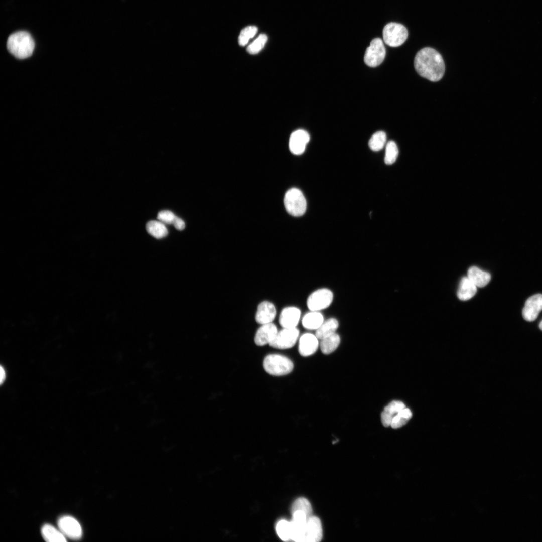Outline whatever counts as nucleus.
<instances>
[{
    "instance_id": "nucleus-30",
    "label": "nucleus",
    "mask_w": 542,
    "mask_h": 542,
    "mask_svg": "<svg viewBox=\"0 0 542 542\" xmlns=\"http://www.w3.org/2000/svg\"><path fill=\"white\" fill-rule=\"evenodd\" d=\"M257 32V28L254 26H249L244 28L241 31L238 37V43L243 46L247 44L249 40L253 38Z\"/></svg>"
},
{
    "instance_id": "nucleus-17",
    "label": "nucleus",
    "mask_w": 542,
    "mask_h": 542,
    "mask_svg": "<svg viewBox=\"0 0 542 542\" xmlns=\"http://www.w3.org/2000/svg\"><path fill=\"white\" fill-rule=\"evenodd\" d=\"M405 404L400 401L394 400L390 402L383 409L381 414V420L384 427L390 426L393 417L402 409Z\"/></svg>"
},
{
    "instance_id": "nucleus-3",
    "label": "nucleus",
    "mask_w": 542,
    "mask_h": 542,
    "mask_svg": "<svg viewBox=\"0 0 542 542\" xmlns=\"http://www.w3.org/2000/svg\"><path fill=\"white\" fill-rule=\"evenodd\" d=\"M263 366L268 374L275 376L287 375L294 369V364L291 359L277 354L267 355L263 360Z\"/></svg>"
},
{
    "instance_id": "nucleus-34",
    "label": "nucleus",
    "mask_w": 542,
    "mask_h": 542,
    "mask_svg": "<svg viewBox=\"0 0 542 542\" xmlns=\"http://www.w3.org/2000/svg\"><path fill=\"white\" fill-rule=\"evenodd\" d=\"M0 382L1 384H2L6 379V372L5 369L2 366H1L0 369Z\"/></svg>"
},
{
    "instance_id": "nucleus-5",
    "label": "nucleus",
    "mask_w": 542,
    "mask_h": 542,
    "mask_svg": "<svg viewBox=\"0 0 542 542\" xmlns=\"http://www.w3.org/2000/svg\"><path fill=\"white\" fill-rule=\"evenodd\" d=\"M382 34L383 40L387 45L396 47L401 45L406 41L408 37V31L403 25L391 22L384 26Z\"/></svg>"
},
{
    "instance_id": "nucleus-26",
    "label": "nucleus",
    "mask_w": 542,
    "mask_h": 542,
    "mask_svg": "<svg viewBox=\"0 0 542 542\" xmlns=\"http://www.w3.org/2000/svg\"><path fill=\"white\" fill-rule=\"evenodd\" d=\"M386 141L385 133L379 131L374 133L370 139L368 145L373 151H378L383 149Z\"/></svg>"
},
{
    "instance_id": "nucleus-22",
    "label": "nucleus",
    "mask_w": 542,
    "mask_h": 542,
    "mask_svg": "<svg viewBox=\"0 0 542 542\" xmlns=\"http://www.w3.org/2000/svg\"><path fill=\"white\" fill-rule=\"evenodd\" d=\"M340 343V336L335 333L320 340L319 346L324 354H329L334 352Z\"/></svg>"
},
{
    "instance_id": "nucleus-32",
    "label": "nucleus",
    "mask_w": 542,
    "mask_h": 542,
    "mask_svg": "<svg viewBox=\"0 0 542 542\" xmlns=\"http://www.w3.org/2000/svg\"><path fill=\"white\" fill-rule=\"evenodd\" d=\"M177 216L169 210H163L159 212L157 215V219L164 224H172Z\"/></svg>"
},
{
    "instance_id": "nucleus-10",
    "label": "nucleus",
    "mask_w": 542,
    "mask_h": 542,
    "mask_svg": "<svg viewBox=\"0 0 542 542\" xmlns=\"http://www.w3.org/2000/svg\"><path fill=\"white\" fill-rule=\"evenodd\" d=\"M542 311V294H537L529 297L525 302L522 310V316L527 321H533Z\"/></svg>"
},
{
    "instance_id": "nucleus-2",
    "label": "nucleus",
    "mask_w": 542,
    "mask_h": 542,
    "mask_svg": "<svg viewBox=\"0 0 542 542\" xmlns=\"http://www.w3.org/2000/svg\"><path fill=\"white\" fill-rule=\"evenodd\" d=\"M9 52L18 59H25L31 56L35 42L31 35L26 31H18L10 35L7 42Z\"/></svg>"
},
{
    "instance_id": "nucleus-31",
    "label": "nucleus",
    "mask_w": 542,
    "mask_h": 542,
    "mask_svg": "<svg viewBox=\"0 0 542 542\" xmlns=\"http://www.w3.org/2000/svg\"><path fill=\"white\" fill-rule=\"evenodd\" d=\"M267 41L265 34H260L247 48V52L251 54H256L260 51L265 46Z\"/></svg>"
},
{
    "instance_id": "nucleus-12",
    "label": "nucleus",
    "mask_w": 542,
    "mask_h": 542,
    "mask_svg": "<svg viewBox=\"0 0 542 542\" xmlns=\"http://www.w3.org/2000/svg\"><path fill=\"white\" fill-rule=\"evenodd\" d=\"M309 140L310 136L306 131L298 129L294 131L289 139V147L290 151L293 154L301 155L304 152Z\"/></svg>"
},
{
    "instance_id": "nucleus-29",
    "label": "nucleus",
    "mask_w": 542,
    "mask_h": 542,
    "mask_svg": "<svg viewBox=\"0 0 542 542\" xmlns=\"http://www.w3.org/2000/svg\"><path fill=\"white\" fill-rule=\"evenodd\" d=\"M302 511L310 517L312 515V508L310 502L306 498L301 497L297 499L293 503L291 511Z\"/></svg>"
},
{
    "instance_id": "nucleus-27",
    "label": "nucleus",
    "mask_w": 542,
    "mask_h": 542,
    "mask_svg": "<svg viewBox=\"0 0 542 542\" xmlns=\"http://www.w3.org/2000/svg\"><path fill=\"white\" fill-rule=\"evenodd\" d=\"M276 530L279 537L284 541L291 539V522L286 520H281L276 526Z\"/></svg>"
},
{
    "instance_id": "nucleus-9",
    "label": "nucleus",
    "mask_w": 542,
    "mask_h": 542,
    "mask_svg": "<svg viewBox=\"0 0 542 542\" xmlns=\"http://www.w3.org/2000/svg\"><path fill=\"white\" fill-rule=\"evenodd\" d=\"M58 525L65 536L72 539H78L81 537V527L77 520L71 516L61 517L58 521Z\"/></svg>"
},
{
    "instance_id": "nucleus-4",
    "label": "nucleus",
    "mask_w": 542,
    "mask_h": 542,
    "mask_svg": "<svg viewBox=\"0 0 542 542\" xmlns=\"http://www.w3.org/2000/svg\"><path fill=\"white\" fill-rule=\"evenodd\" d=\"M284 203L288 213L293 216H301L306 211V199L301 191L297 188H292L287 191Z\"/></svg>"
},
{
    "instance_id": "nucleus-11",
    "label": "nucleus",
    "mask_w": 542,
    "mask_h": 542,
    "mask_svg": "<svg viewBox=\"0 0 542 542\" xmlns=\"http://www.w3.org/2000/svg\"><path fill=\"white\" fill-rule=\"evenodd\" d=\"M301 318V311L296 307H285L279 315V322L282 328L297 327Z\"/></svg>"
},
{
    "instance_id": "nucleus-16",
    "label": "nucleus",
    "mask_w": 542,
    "mask_h": 542,
    "mask_svg": "<svg viewBox=\"0 0 542 542\" xmlns=\"http://www.w3.org/2000/svg\"><path fill=\"white\" fill-rule=\"evenodd\" d=\"M322 536L321 521L318 517L312 515L307 522L305 542H319Z\"/></svg>"
},
{
    "instance_id": "nucleus-35",
    "label": "nucleus",
    "mask_w": 542,
    "mask_h": 542,
    "mask_svg": "<svg viewBox=\"0 0 542 542\" xmlns=\"http://www.w3.org/2000/svg\"><path fill=\"white\" fill-rule=\"evenodd\" d=\"M539 327L541 330H542V320L539 324Z\"/></svg>"
},
{
    "instance_id": "nucleus-1",
    "label": "nucleus",
    "mask_w": 542,
    "mask_h": 542,
    "mask_svg": "<svg viewBox=\"0 0 542 542\" xmlns=\"http://www.w3.org/2000/svg\"><path fill=\"white\" fill-rule=\"evenodd\" d=\"M414 67L422 77L431 81H438L443 76L445 63L441 54L435 49L425 47L419 50L414 59Z\"/></svg>"
},
{
    "instance_id": "nucleus-24",
    "label": "nucleus",
    "mask_w": 542,
    "mask_h": 542,
    "mask_svg": "<svg viewBox=\"0 0 542 542\" xmlns=\"http://www.w3.org/2000/svg\"><path fill=\"white\" fill-rule=\"evenodd\" d=\"M146 230L149 234L157 239L165 237L168 233L165 224L159 220L149 221L146 224Z\"/></svg>"
},
{
    "instance_id": "nucleus-15",
    "label": "nucleus",
    "mask_w": 542,
    "mask_h": 542,
    "mask_svg": "<svg viewBox=\"0 0 542 542\" xmlns=\"http://www.w3.org/2000/svg\"><path fill=\"white\" fill-rule=\"evenodd\" d=\"M278 331L276 326L273 322L261 325L254 336L255 344L259 346L269 344Z\"/></svg>"
},
{
    "instance_id": "nucleus-18",
    "label": "nucleus",
    "mask_w": 542,
    "mask_h": 542,
    "mask_svg": "<svg viewBox=\"0 0 542 542\" xmlns=\"http://www.w3.org/2000/svg\"><path fill=\"white\" fill-rule=\"evenodd\" d=\"M467 277L477 287L487 285L491 279L490 274L476 266H472L468 270Z\"/></svg>"
},
{
    "instance_id": "nucleus-28",
    "label": "nucleus",
    "mask_w": 542,
    "mask_h": 542,
    "mask_svg": "<svg viewBox=\"0 0 542 542\" xmlns=\"http://www.w3.org/2000/svg\"><path fill=\"white\" fill-rule=\"evenodd\" d=\"M398 150L393 141H389L386 145L384 162L387 165L393 164L398 156Z\"/></svg>"
},
{
    "instance_id": "nucleus-25",
    "label": "nucleus",
    "mask_w": 542,
    "mask_h": 542,
    "mask_svg": "<svg viewBox=\"0 0 542 542\" xmlns=\"http://www.w3.org/2000/svg\"><path fill=\"white\" fill-rule=\"evenodd\" d=\"M412 416L411 410L404 408L400 411L392 419L390 426L397 429L405 425Z\"/></svg>"
},
{
    "instance_id": "nucleus-7",
    "label": "nucleus",
    "mask_w": 542,
    "mask_h": 542,
    "mask_svg": "<svg viewBox=\"0 0 542 542\" xmlns=\"http://www.w3.org/2000/svg\"><path fill=\"white\" fill-rule=\"evenodd\" d=\"M333 299L332 292L327 288H321L312 292L307 300L310 311H320L328 308Z\"/></svg>"
},
{
    "instance_id": "nucleus-6",
    "label": "nucleus",
    "mask_w": 542,
    "mask_h": 542,
    "mask_svg": "<svg viewBox=\"0 0 542 542\" xmlns=\"http://www.w3.org/2000/svg\"><path fill=\"white\" fill-rule=\"evenodd\" d=\"M386 54L382 40L379 38L373 39L365 51L364 56L365 63L371 67L379 65L384 60Z\"/></svg>"
},
{
    "instance_id": "nucleus-23",
    "label": "nucleus",
    "mask_w": 542,
    "mask_h": 542,
    "mask_svg": "<svg viewBox=\"0 0 542 542\" xmlns=\"http://www.w3.org/2000/svg\"><path fill=\"white\" fill-rule=\"evenodd\" d=\"M42 535L47 541L61 542L66 541L65 535L60 530H58L53 526L47 524L43 526L41 529Z\"/></svg>"
},
{
    "instance_id": "nucleus-14",
    "label": "nucleus",
    "mask_w": 542,
    "mask_h": 542,
    "mask_svg": "<svg viewBox=\"0 0 542 542\" xmlns=\"http://www.w3.org/2000/svg\"><path fill=\"white\" fill-rule=\"evenodd\" d=\"M276 316V309L270 302L264 301L259 304L255 314L256 322L260 324L272 323Z\"/></svg>"
},
{
    "instance_id": "nucleus-21",
    "label": "nucleus",
    "mask_w": 542,
    "mask_h": 542,
    "mask_svg": "<svg viewBox=\"0 0 542 542\" xmlns=\"http://www.w3.org/2000/svg\"><path fill=\"white\" fill-rule=\"evenodd\" d=\"M324 321L320 311H310L302 318L303 326L308 330H317Z\"/></svg>"
},
{
    "instance_id": "nucleus-8",
    "label": "nucleus",
    "mask_w": 542,
    "mask_h": 542,
    "mask_svg": "<svg viewBox=\"0 0 542 542\" xmlns=\"http://www.w3.org/2000/svg\"><path fill=\"white\" fill-rule=\"evenodd\" d=\"M299 337V330L296 328H283L278 331L269 345L278 349H287L293 347Z\"/></svg>"
},
{
    "instance_id": "nucleus-13",
    "label": "nucleus",
    "mask_w": 542,
    "mask_h": 542,
    "mask_svg": "<svg viewBox=\"0 0 542 542\" xmlns=\"http://www.w3.org/2000/svg\"><path fill=\"white\" fill-rule=\"evenodd\" d=\"M319 339L316 335L310 333L303 334L299 339L298 351L304 357L314 354L319 346Z\"/></svg>"
},
{
    "instance_id": "nucleus-20",
    "label": "nucleus",
    "mask_w": 542,
    "mask_h": 542,
    "mask_svg": "<svg viewBox=\"0 0 542 542\" xmlns=\"http://www.w3.org/2000/svg\"><path fill=\"white\" fill-rule=\"evenodd\" d=\"M339 327L338 320L334 318L324 320L320 326L316 330L315 335L321 340L335 333Z\"/></svg>"
},
{
    "instance_id": "nucleus-19",
    "label": "nucleus",
    "mask_w": 542,
    "mask_h": 542,
    "mask_svg": "<svg viewBox=\"0 0 542 542\" xmlns=\"http://www.w3.org/2000/svg\"><path fill=\"white\" fill-rule=\"evenodd\" d=\"M477 292V287L467 277H463L460 281L457 296L462 301H466L473 297Z\"/></svg>"
},
{
    "instance_id": "nucleus-33",
    "label": "nucleus",
    "mask_w": 542,
    "mask_h": 542,
    "mask_svg": "<svg viewBox=\"0 0 542 542\" xmlns=\"http://www.w3.org/2000/svg\"><path fill=\"white\" fill-rule=\"evenodd\" d=\"M173 225L176 229L179 230H182L185 227V224L184 221L178 217H176Z\"/></svg>"
}]
</instances>
